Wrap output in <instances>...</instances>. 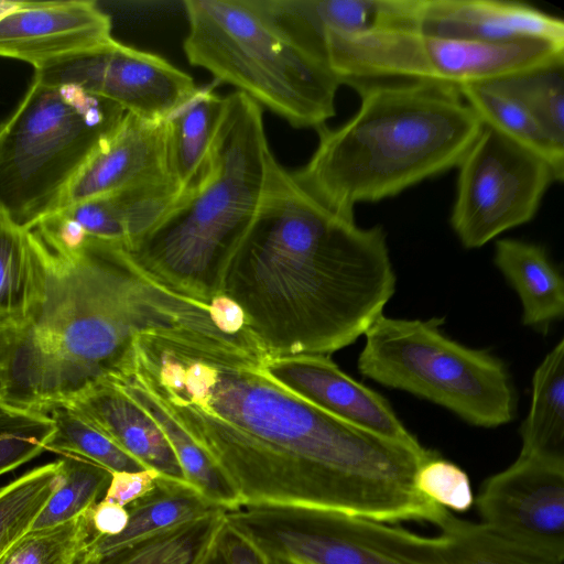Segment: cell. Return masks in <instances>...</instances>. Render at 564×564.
I'll list each match as a JSON object with an SVG mask.
<instances>
[{"label": "cell", "instance_id": "cell-30", "mask_svg": "<svg viewBox=\"0 0 564 564\" xmlns=\"http://www.w3.org/2000/svg\"><path fill=\"white\" fill-rule=\"evenodd\" d=\"M491 83L520 101L547 137L564 149V63Z\"/></svg>", "mask_w": 564, "mask_h": 564}, {"label": "cell", "instance_id": "cell-29", "mask_svg": "<svg viewBox=\"0 0 564 564\" xmlns=\"http://www.w3.org/2000/svg\"><path fill=\"white\" fill-rule=\"evenodd\" d=\"M61 479L57 459L0 487V557L32 528Z\"/></svg>", "mask_w": 564, "mask_h": 564}, {"label": "cell", "instance_id": "cell-38", "mask_svg": "<svg viewBox=\"0 0 564 564\" xmlns=\"http://www.w3.org/2000/svg\"><path fill=\"white\" fill-rule=\"evenodd\" d=\"M263 553V552H262ZM263 564H296L294 561L263 553Z\"/></svg>", "mask_w": 564, "mask_h": 564}, {"label": "cell", "instance_id": "cell-27", "mask_svg": "<svg viewBox=\"0 0 564 564\" xmlns=\"http://www.w3.org/2000/svg\"><path fill=\"white\" fill-rule=\"evenodd\" d=\"M43 412L54 423V432L46 444L47 451L91 460L111 473L147 469L68 404L56 403Z\"/></svg>", "mask_w": 564, "mask_h": 564}, {"label": "cell", "instance_id": "cell-26", "mask_svg": "<svg viewBox=\"0 0 564 564\" xmlns=\"http://www.w3.org/2000/svg\"><path fill=\"white\" fill-rule=\"evenodd\" d=\"M139 405L160 426L170 442L187 482L206 500L225 511L241 507V501L208 456L147 394L128 383H111Z\"/></svg>", "mask_w": 564, "mask_h": 564}, {"label": "cell", "instance_id": "cell-35", "mask_svg": "<svg viewBox=\"0 0 564 564\" xmlns=\"http://www.w3.org/2000/svg\"><path fill=\"white\" fill-rule=\"evenodd\" d=\"M159 477L155 470L149 468L132 473H112L102 500L127 507L151 492Z\"/></svg>", "mask_w": 564, "mask_h": 564}, {"label": "cell", "instance_id": "cell-10", "mask_svg": "<svg viewBox=\"0 0 564 564\" xmlns=\"http://www.w3.org/2000/svg\"><path fill=\"white\" fill-rule=\"evenodd\" d=\"M456 169L449 221L467 249L531 221L549 187L560 182L543 158L487 126Z\"/></svg>", "mask_w": 564, "mask_h": 564}, {"label": "cell", "instance_id": "cell-18", "mask_svg": "<svg viewBox=\"0 0 564 564\" xmlns=\"http://www.w3.org/2000/svg\"><path fill=\"white\" fill-rule=\"evenodd\" d=\"M421 32L448 39L541 40L564 45L562 19L516 1L423 0Z\"/></svg>", "mask_w": 564, "mask_h": 564}, {"label": "cell", "instance_id": "cell-15", "mask_svg": "<svg viewBox=\"0 0 564 564\" xmlns=\"http://www.w3.org/2000/svg\"><path fill=\"white\" fill-rule=\"evenodd\" d=\"M170 178L167 120L124 113L78 171L56 210L128 186Z\"/></svg>", "mask_w": 564, "mask_h": 564}, {"label": "cell", "instance_id": "cell-14", "mask_svg": "<svg viewBox=\"0 0 564 564\" xmlns=\"http://www.w3.org/2000/svg\"><path fill=\"white\" fill-rule=\"evenodd\" d=\"M262 368L280 386L344 421L412 447L422 446L381 394L349 377L325 355L267 356Z\"/></svg>", "mask_w": 564, "mask_h": 564}, {"label": "cell", "instance_id": "cell-33", "mask_svg": "<svg viewBox=\"0 0 564 564\" xmlns=\"http://www.w3.org/2000/svg\"><path fill=\"white\" fill-rule=\"evenodd\" d=\"M53 432L47 413L0 398V476L46 451Z\"/></svg>", "mask_w": 564, "mask_h": 564}, {"label": "cell", "instance_id": "cell-12", "mask_svg": "<svg viewBox=\"0 0 564 564\" xmlns=\"http://www.w3.org/2000/svg\"><path fill=\"white\" fill-rule=\"evenodd\" d=\"M476 505L481 522L564 553V455L520 452L484 482Z\"/></svg>", "mask_w": 564, "mask_h": 564}, {"label": "cell", "instance_id": "cell-28", "mask_svg": "<svg viewBox=\"0 0 564 564\" xmlns=\"http://www.w3.org/2000/svg\"><path fill=\"white\" fill-rule=\"evenodd\" d=\"M58 462L61 484L31 529L57 525L88 512L104 498L110 484L112 473L91 460L62 455Z\"/></svg>", "mask_w": 564, "mask_h": 564}, {"label": "cell", "instance_id": "cell-1", "mask_svg": "<svg viewBox=\"0 0 564 564\" xmlns=\"http://www.w3.org/2000/svg\"><path fill=\"white\" fill-rule=\"evenodd\" d=\"M248 330L212 321L149 329L109 383L153 400L208 456L242 506L315 510L393 523L425 499L429 456L344 421L272 380Z\"/></svg>", "mask_w": 564, "mask_h": 564}, {"label": "cell", "instance_id": "cell-8", "mask_svg": "<svg viewBox=\"0 0 564 564\" xmlns=\"http://www.w3.org/2000/svg\"><path fill=\"white\" fill-rule=\"evenodd\" d=\"M124 113L77 86L33 78L0 126V210L25 229L56 210L78 171Z\"/></svg>", "mask_w": 564, "mask_h": 564}, {"label": "cell", "instance_id": "cell-36", "mask_svg": "<svg viewBox=\"0 0 564 564\" xmlns=\"http://www.w3.org/2000/svg\"><path fill=\"white\" fill-rule=\"evenodd\" d=\"M217 551L223 564H263V553L259 547L226 518Z\"/></svg>", "mask_w": 564, "mask_h": 564}, {"label": "cell", "instance_id": "cell-13", "mask_svg": "<svg viewBox=\"0 0 564 564\" xmlns=\"http://www.w3.org/2000/svg\"><path fill=\"white\" fill-rule=\"evenodd\" d=\"M111 29L110 15L93 0H18L0 12V57L39 70L105 44Z\"/></svg>", "mask_w": 564, "mask_h": 564}, {"label": "cell", "instance_id": "cell-16", "mask_svg": "<svg viewBox=\"0 0 564 564\" xmlns=\"http://www.w3.org/2000/svg\"><path fill=\"white\" fill-rule=\"evenodd\" d=\"M182 192L171 178L137 184L57 209L33 227L66 243L89 237L129 249L166 215Z\"/></svg>", "mask_w": 564, "mask_h": 564}, {"label": "cell", "instance_id": "cell-5", "mask_svg": "<svg viewBox=\"0 0 564 564\" xmlns=\"http://www.w3.org/2000/svg\"><path fill=\"white\" fill-rule=\"evenodd\" d=\"M263 109L245 94L225 96L207 161L166 215L129 249L152 278L192 300L220 295L225 268L248 230L272 169Z\"/></svg>", "mask_w": 564, "mask_h": 564}, {"label": "cell", "instance_id": "cell-39", "mask_svg": "<svg viewBox=\"0 0 564 564\" xmlns=\"http://www.w3.org/2000/svg\"><path fill=\"white\" fill-rule=\"evenodd\" d=\"M18 3V0H0V12L11 9Z\"/></svg>", "mask_w": 564, "mask_h": 564}, {"label": "cell", "instance_id": "cell-4", "mask_svg": "<svg viewBox=\"0 0 564 564\" xmlns=\"http://www.w3.org/2000/svg\"><path fill=\"white\" fill-rule=\"evenodd\" d=\"M360 105L343 124L318 129L295 180L330 207L401 194L458 166L484 123L453 85L413 79L357 82Z\"/></svg>", "mask_w": 564, "mask_h": 564}, {"label": "cell", "instance_id": "cell-2", "mask_svg": "<svg viewBox=\"0 0 564 564\" xmlns=\"http://www.w3.org/2000/svg\"><path fill=\"white\" fill-rule=\"evenodd\" d=\"M395 282L384 229L358 226L276 161L220 294L268 357L326 356L364 336Z\"/></svg>", "mask_w": 564, "mask_h": 564}, {"label": "cell", "instance_id": "cell-40", "mask_svg": "<svg viewBox=\"0 0 564 564\" xmlns=\"http://www.w3.org/2000/svg\"><path fill=\"white\" fill-rule=\"evenodd\" d=\"M295 563H296V564H301V563H297V562H295Z\"/></svg>", "mask_w": 564, "mask_h": 564}, {"label": "cell", "instance_id": "cell-34", "mask_svg": "<svg viewBox=\"0 0 564 564\" xmlns=\"http://www.w3.org/2000/svg\"><path fill=\"white\" fill-rule=\"evenodd\" d=\"M414 484L423 496L447 510L463 512L474 503L468 475L440 454L419 467Z\"/></svg>", "mask_w": 564, "mask_h": 564}, {"label": "cell", "instance_id": "cell-3", "mask_svg": "<svg viewBox=\"0 0 564 564\" xmlns=\"http://www.w3.org/2000/svg\"><path fill=\"white\" fill-rule=\"evenodd\" d=\"M28 234L31 303L0 325V398L11 403L43 411L69 401L108 382L139 333L214 319L212 303L169 289L119 243Z\"/></svg>", "mask_w": 564, "mask_h": 564}, {"label": "cell", "instance_id": "cell-19", "mask_svg": "<svg viewBox=\"0 0 564 564\" xmlns=\"http://www.w3.org/2000/svg\"><path fill=\"white\" fill-rule=\"evenodd\" d=\"M63 403L145 468L166 480L189 485L160 426L116 386L101 382Z\"/></svg>", "mask_w": 564, "mask_h": 564}, {"label": "cell", "instance_id": "cell-32", "mask_svg": "<svg viewBox=\"0 0 564 564\" xmlns=\"http://www.w3.org/2000/svg\"><path fill=\"white\" fill-rule=\"evenodd\" d=\"M90 510L57 525L30 529L3 553L0 564H76L94 532Z\"/></svg>", "mask_w": 564, "mask_h": 564}, {"label": "cell", "instance_id": "cell-21", "mask_svg": "<svg viewBox=\"0 0 564 564\" xmlns=\"http://www.w3.org/2000/svg\"><path fill=\"white\" fill-rule=\"evenodd\" d=\"M494 262L517 292L522 323L546 329L564 315V281L546 249L518 239H499Z\"/></svg>", "mask_w": 564, "mask_h": 564}, {"label": "cell", "instance_id": "cell-23", "mask_svg": "<svg viewBox=\"0 0 564 564\" xmlns=\"http://www.w3.org/2000/svg\"><path fill=\"white\" fill-rule=\"evenodd\" d=\"M457 88L484 126L543 158L563 182L564 149L547 137L520 101L492 83L468 84Z\"/></svg>", "mask_w": 564, "mask_h": 564}, {"label": "cell", "instance_id": "cell-31", "mask_svg": "<svg viewBox=\"0 0 564 564\" xmlns=\"http://www.w3.org/2000/svg\"><path fill=\"white\" fill-rule=\"evenodd\" d=\"M32 291L28 229L0 210V325L23 318L31 303Z\"/></svg>", "mask_w": 564, "mask_h": 564}, {"label": "cell", "instance_id": "cell-17", "mask_svg": "<svg viewBox=\"0 0 564 564\" xmlns=\"http://www.w3.org/2000/svg\"><path fill=\"white\" fill-rule=\"evenodd\" d=\"M425 80L485 84L564 63V45L541 40L488 42L423 34Z\"/></svg>", "mask_w": 564, "mask_h": 564}, {"label": "cell", "instance_id": "cell-37", "mask_svg": "<svg viewBox=\"0 0 564 564\" xmlns=\"http://www.w3.org/2000/svg\"><path fill=\"white\" fill-rule=\"evenodd\" d=\"M128 510L118 503L98 501L90 510L91 525L97 534L117 535L128 523Z\"/></svg>", "mask_w": 564, "mask_h": 564}, {"label": "cell", "instance_id": "cell-20", "mask_svg": "<svg viewBox=\"0 0 564 564\" xmlns=\"http://www.w3.org/2000/svg\"><path fill=\"white\" fill-rule=\"evenodd\" d=\"M128 523L117 535L93 532L78 560L96 561L200 520L218 510L191 485L159 477L155 488L128 505Z\"/></svg>", "mask_w": 564, "mask_h": 564}, {"label": "cell", "instance_id": "cell-6", "mask_svg": "<svg viewBox=\"0 0 564 564\" xmlns=\"http://www.w3.org/2000/svg\"><path fill=\"white\" fill-rule=\"evenodd\" d=\"M183 51L192 66L245 94L296 129L316 131L336 113L340 82L275 0H186Z\"/></svg>", "mask_w": 564, "mask_h": 564}, {"label": "cell", "instance_id": "cell-24", "mask_svg": "<svg viewBox=\"0 0 564 564\" xmlns=\"http://www.w3.org/2000/svg\"><path fill=\"white\" fill-rule=\"evenodd\" d=\"M523 453L564 455V340L535 369L532 400L520 430Z\"/></svg>", "mask_w": 564, "mask_h": 564}, {"label": "cell", "instance_id": "cell-11", "mask_svg": "<svg viewBox=\"0 0 564 564\" xmlns=\"http://www.w3.org/2000/svg\"><path fill=\"white\" fill-rule=\"evenodd\" d=\"M46 85H74L107 99L126 113L169 118L198 88L192 76L164 57L113 37L83 54L34 72Z\"/></svg>", "mask_w": 564, "mask_h": 564}, {"label": "cell", "instance_id": "cell-9", "mask_svg": "<svg viewBox=\"0 0 564 564\" xmlns=\"http://www.w3.org/2000/svg\"><path fill=\"white\" fill-rule=\"evenodd\" d=\"M443 322L380 315L364 334L359 372L441 405L475 426L512 421L516 391L505 361L449 338L441 328Z\"/></svg>", "mask_w": 564, "mask_h": 564}, {"label": "cell", "instance_id": "cell-22", "mask_svg": "<svg viewBox=\"0 0 564 564\" xmlns=\"http://www.w3.org/2000/svg\"><path fill=\"white\" fill-rule=\"evenodd\" d=\"M225 108V96L197 88L169 118L172 178L186 189L207 161Z\"/></svg>", "mask_w": 564, "mask_h": 564}, {"label": "cell", "instance_id": "cell-25", "mask_svg": "<svg viewBox=\"0 0 564 564\" xmlns=\"http://www.w3.org/2000/svg\"><path fill=\"white\" fill-rule=\"evenodd\" d=\"M225 527V510L152 538L130 549L76 564H207Z\"/></svg>", "mask_w": 564, "mask_h": 564}, {"label": "cell", "instance_id": "cell-7", "mask_svg": "<svg viewBox=\"0 0 564 564\" xmlns=\"http://www.w3.org/2000/svg\"><path fill=\"white\" fill-rule=\"evenodd\" d=\"M237 528L263 553L301 564H562L564 553L453 513L435 536L387 522L304 509L247 507Z\"/></svg>", "mask_w": 564, "mask_h": 564}]
</instances>
